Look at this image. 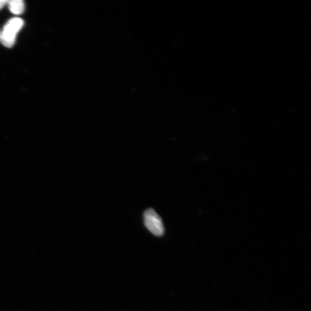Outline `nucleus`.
<instances>
[{
  "instance_id": "f257e3e1",
  "label": "nucleus",
  "mask_w": 311,
  "mask_h": 311,
  "mask_svg": "<svg viewBox=\"0 0 311 311\" xmlns=\"http://www.w3.org/2000/svg\"><path fill=\"white\" fill-rule=\"evenodd\" d=\"M24 25V21L19 17L9 20L3 27L0 41L3 46L10 48L13 46L15 43L17 34H18Z\"/></svg>"
},
{
  "instance_id": "f03ea898",
  "label": "nucleus",
  "mask_w": 311,
  "mask_h": 311,
  "mask_svg": "<svg viewBox=\"0 0 311 311\" xmlns=\"http://www.w3.org/2000/svg\"><path fill=\"white\" fill-rule=\"evenodd\" d=\"M145 225L150 232L157 236H162L164 227L162 219L152 209L146 210L144 214Z\"/></svg>"
},
{
  "instance_id": "7ed1b4c3",
  "label": "nucleus",
  "mask_w": 311,
  "mask_h": 311,
  "mask_svg": "<svg viewBox=\"0 0 311 311\" xmlns=\"http://www.w3.org/2000/svg\"><path fill=\"white\" fill-rule=\"evenodd\" d=\"M8 4L10 11L15 14V15H20L22 14L25 9V5L22 0H11L8 1Z\"/></svg>"
},
{
  "instance_id": "20e7f679",
  "label": "nucleus",
  "mask_w": 311,
  "mask_h": 311,
  "mask_svg": "<svg viewBox=\"0 0 311 311\" xmlns=\"http://www.w3.org/2000/svg\"><path fill=\"white\" fill-rule=\"evenodd\" d=\"M7 3H8V1H6V0H0V10L2 9L7 4Z\"/></svg>"
},
{
  "instance_id": "39448f33",
  "label": "nucleus",
  "mask_w": 311,
  "mask_h": 311,
  "mask_svg": "<svg viewBox=\"0 0 311 311\" xmlns=\"http://www.w3.org/2000/svg\"><path fill=\"white\" fill-rule=\"evenodd\" d=\"M0 37H1V32H0Z\"/></svg>"
}]
</instances>
